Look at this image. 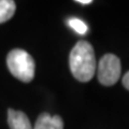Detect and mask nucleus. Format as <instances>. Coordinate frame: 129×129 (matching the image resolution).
Segmentation results:
<instances>
[{
  "instance_id": "obj_1",
  "label": "nucleus",
  "mask_w": 129,
  "mask_h": 129,
  "mask_svg": "<svg viewBox=\"0 0 129 129\" xmlns=\"http://www.w3.org/2000/svg\"><path fill=\"white\" fill-rule=\"evenodd\" d=\"M69 66L73 76L80 82H88L92 79L97 63L90 43L81 40L75 44L70 53Z\"/></svg>"
},
{
  "instance_id": "obj_2",
  "label": "nucleus",
  "mask_w": 129,
  "mask_h": 129,
  "mask_svg": "<svg viewBox=\"0 0 129 129\" xmlns=\"http://www.w3.org/2000/svg\"><path fill=\"white\" fill-rule=\"evenodd\" d=\"M8 68L16 79L24 83H29L35 78V60L29 53L21 48H15L8 54Z\"/></svg>"
},
{
  "instance_id": "obj_3",
  "label": "nucleus",
  "mask_w": 129,
  "mask_h": 129,
  "mask_svg": "<svg viewBox=\"0 0 129 129\" xmlns=\"http://www.w3.org/2000/svg\"><path fill=\"white\" fill-rule=\"evenodd\" d=\"M97 71H98V80L102 85H114L120 78L122 67L119 58L113 54L104 55L98 63Z\"/></svg>"
},
{
  "instance_id": "obj_4",
  "label": "nucleus",
  "mask_w": 129,
  "mask_h": 129,
  "mask_svg": "<svg viewBox=\"0 0 129 129\" xmlns=\"http://www.w3.org/2000/svg\"><path fill=\"white\" fill-rule=\"evenodd\" d=\"M8 124L10 129H32L27 115L13 109L8 110Z\"/></svg>"
},
{
  "instance_id": "obj_5",
  "label": "nucleus",
  "mask_w": 129,
  "mask_h": 129,
  "mask_svg": "<svg viewBox=\"0 0 129 129\" xmlns=\"http://www.w3.org/2000/svg\"><path fill=\"white\" fill-rule=\"evenodd\" d=\"M34 129H63V122L60 116H51L48 113H42L38 117Z\"/></svg>"
},
{
  "instance_id": "obj_6",
  "label": "nucleus",
  "mask_w": 129,
  "mask_h": 129,
  "mask_svg": "<svg viewBox=\"0 0 129 129\" xmlns=\"http://www.w3.org/2000/svg\"><path fill=\"white\" fill-rule=\"evenodd\" d=\"M15 2L13 0H0V24L5 23L15 13Z\"/></svg>"
},
{
  "instance_id": "obj_7",
  "label": "nucleus",
  "mask_w": 129,
  "mask_h": 129,
  "mask_svg": "<svg viewBox=\"0 0 129 129\" xmlns=\"http://www.w3.org/2000/svg\"><path fill=\"white\" fill-rule=\"evenodd\" d=\"M68 25H69L75 32H78L79 35H85L87 32V30H88V27H87L86 24L84 23L82 19L76 18V17L69 18Z\"/></svg>"
},
{
  "instance_id": "obj_8",
  "label": "nucleus",
  "mask_w": 129,
  "mask_h": 129,
  "mask_svg": "<svg viewBox=\"0 0 129 129\" xmlns=\"http://www.w3.org/2000/svg\"><path fill=\"white\" fill-rule=\"evenodd\" d=\"M123 85L129 90V71L124 75V78H123Z\"/></svg>"
},
{
  "instance_id": "obj_9",
  "label": "nucleus",
  "mask_w": 129,
  "mask_h": 129,
  "mask_svg": "<svg viewBox=\"0 0 129 129\" xmlns=\"http://www.w3.org/2000/svg\"><path fill=\"white\" fill-rule=\"evenodd\" d=\"M76 2L82 3V5H89V3H91V0H78Z\"/></svg>"
}]
</instances>
